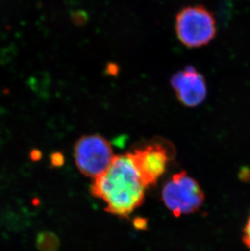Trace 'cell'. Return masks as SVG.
<instances>
[{
	"mask_svg": "<svg viewBox=\"0 0 250 251\" xmlns=\"http://www.w3.org/2000/svg\"><path fill=\"white\" fill-rule=\"evenodd\" d=\"M145 190L127 153L115 155L109 168L94 179L91 194L106 203L107 213L125 219L143 204Z\"/></svg>",
	"mask_w": 250,
	"mask_h": 251,
	"instance_id": "cell-1",
	"label": "cell"
},
{
	"mask_svg": "<svg viewBox=\"0 0 250 251\" xmlns=\"http://www.w3.org/2000/svg\"><path fill=\"white\" fill-rule=\"evenodd\" d=\"M162 199L166 207L175 217H179L199 211L205 201V195L199 182L181 171L166 182Z\"/></svg>",
	"mask_w": 250,
	"mask_h": 251,
	"instance_id": "cell-2",
	"label": "cell"
},
{
	"mask_svg": "<svg viewBox=\"0 0 250 251\" xmlns=\"http://www.w3.org/2000/svg\"><path fill=\"white\" fill-rule=\"evenodd\" d=\"M175 32L182 44L188 48L207 45L216 34L215 17L203 6L184 7L177 14Z\"/></svg>",
	"mask_w": 250,
	"mask_h": 251,
	"instance_id": "cell-3",
	"label": "cell"
},
{
	"mask_svg": "<svg viewBox=\"0 0 250 251\" xmlns=\"http://www.w3.org/2000/svg\"><path fill=\"white\" fill-rule=\"evenodd\" d=\"M115 154L111 143L98 135L83 136L74 145V159L83 175L95 179L111 165Z\"/></svg>",
	"mask_w": 250,
	"mask_h": 251,
	"instance_id": "cell-4",
	"label": "cell"
},
{
	"mask_svg": "<svg viewBox=\"0 0 250 251\" xmlns=\"http://www.w3.org/2000/svg\"><path fill=\"white\" fill-rule=\"evenodd\" d=\"M145 187L155 185L165 173L171 156L162 143L153 142L127 153Z\"/></svg>",
	"mask_w": 250,
	"mask_h": 251,
	"instance_id": "cell-5",
	"label": "cell"
},
{
	"mask_svg": "<svg viewBox=\"0 0 250 251\" xmlns=\"http://www.w3.org/2000/svg\"><path fill=\"white\" fill-rule=\"evenodd\" d=\"M171 85L178 100L186 107H198L205 101L207 95L204 76L193 66H187L174 74Z\"/></svg>",
	"mask_w": 250,
	"mask_h": 251,
	"instance_id": "cell-6",
	"label": "cell"
},
{
	"mask_svg": "<svg viewBox=\"0 0 250 251\" xmlns=\"http://www.w3.org/2000/svg\"><path fill=\"white\" fill-rule=\"evenodd\" d=\"M59 245V238L53 232H40L36 238V247L40 251H57Z\"/></svg>",
	"mask_w": 250,
	"mask_h": 251,
	"instance_id": "cell-7",
	"label": "cell"
},
{
	"mask_svg": "<svg viewBox=\"0 0 250 251\" xmlns=\"http://www.w3.org/2000/svg\"><path fill=\"white\" fill-rule=\"evenodd\" d=\"M50 162L52 168H60L64 164V154L60 152H54L50 155Z\"/></svg>",
	"mask_w": 250,
	"mask_h": 251,
	"instance_id": "cell-8",
	"label": "cell"
},
{
	"mask_svg": "<svg viewBox=\"0 0 250 251\" xmlns=\"http://www.w3.org/2000/svg\"><path fill=\"white\" fill-rule=\"evenodd\" d=\"M243 242L246 247L250 250V214L248 220L246 221V225L243 229Z\"/></svg>",
	"mask_w": 250,
	"mask_h": 251,
	"instance_id": "cell-9",
	"label": "cell"
},
{
	"mask_svg": "<svg viewBox=\"0 0 250 251\" xmlns=\"http://www.w3.org/2000/svg\"><path fill=\"white\" fill-rule=\"evenodd\" d=\"M147 219L142 217H137L133 220V226L137 230H147L148 225Z\"/></svg>",
	"mask_w": 250,
	"mask_h": 251,
	"instance_id": "cell-10",
	"label": "cell"
},
{
	"mask_svg": "<svg viewBox=\"0 0 250 251\" xmlns=\"http://www.w3.org/2000/svg\"><path fill=\"white\" fill-rule=\"evenodd\" d=\"M30 159L32 161H39L42 159V153L38 150H33L30 152Z\"/></svg>",
	"mask_w": 250,
	"mask_h": 251,
	"instance_id": "cell-11",
	"label": "cell"
}]
</instances>
